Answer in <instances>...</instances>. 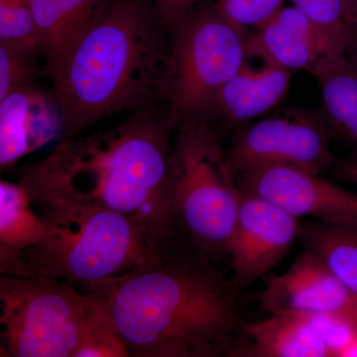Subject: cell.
<instances>
[{
  "label": "cell",
  "mask_w": 357,
  "mask_h": 357,
  "mask_svg": "<svg viewBox=\"0 0 357 357\" xmlns=\"http://www.w3.org/2000/svg\"><path fill=\"white\" fill-rule=\"evenodd\" d=\"M109 129L61 141L20 169L33 204H77L135 220L156 251L187 241L170 194L174 129L160 102L130 112Z\"/></svg>",
  "instance_id": "obj_1"
},
{
  "label": "cell",
  "mask_w": 357,
  "mask_h": 357,
  "mask_svg": "<svg viewBox=\"0 0 357 357\" xmlns=\"http://www.w3.org/2000/svg\"><path fill=\"white\" fill-rule=\"evenodd\" d=\"M285 0H215L218 10L232 24L257 29L284 6Z\"/></svg>",
  "instance_id": "obj_24"
},
{
  "label": "cell",
  "mask_w": 357,
  "mask_h": 357,
  "mask_svg": "<svg viewBox=\"0 0 357 357\" xmlns=\"http://www.w3.org/2000/svg\"><path fill=\"white\" fill-rule=\"evenodd\" d=\"M321 95V115L331 134L357 150V68L347 55L314 76Z\"/></svg>",
  "instance_id": "obj_18"
},
{
  "label": "cell",
  "mask_w": 357,
  "mask_h": 357,
  "mask_svg": "<svg viewBox=\"0 0 357 357\" xmlns=\"http://www.w3.org/2000/svg\"><path fill=\"white\" fill-rule=\"evenodd\" d=\"M258 44L284 68L312 77L347 55L349 42L314 22L295 6H283L252 33Z\"/></svg>",
  "instance_id": "obj_13"
},
{
  "label": "cell",
  "mask_w": 357,
  "mask_h": 357,
  "mask_svg": "<svg viewBox=\"0 0 357 357\" xmlns=\"http://www.w3.org/2000/svg\"><path fill=\"white\" fill-rule=\"evenodd\" d=\"M331 131L323 115L285 109L239 129L227 152L234 175L253 169L287 166L314 174L333 161Z\"/></svg>",
  "instance_id": "obj_8"
},
{
  "label": "cell",
  "mask_w": 357,
  "mask_h": 357,
  "mask_svg": "<svg viewBox=\"0 0 357 357\" xmlns=\"http://www.w3.org/2000/svg\"><path fill=\"white\" fill-rule=\"evenodd\" d=\"M169 42L153 0H105L50 73L63 114L59 142L110 115L159 102Z\"/></svg>",
  "instance_id": "obj_3"
},
{
  "label": "cell",
  "mask_w": 357,
  "mask_h": 357,
  "mask_svg": "<svg viewBox=\"0 0 357 357\" xmlns=\"http://www.w3.org/2000/svg\"><path fill=\"white\" fill-rule=\"evenodd\" d=\"M298 218L269 202L244 194L229 255L232 276L229 280L237 292L269 274L290 252L299 238Z\"/></svg>",
  "instance_id": "obj_9"
},
{
  "label": "cell",
  "mask_w": 357,
  "mask_h": 357,
  "mask_svg": "<svg viewBox=\"0 0 357 357\" xmlns=\"http://www.w3.org/2000/svg\"><path fill=\"white\" fill-rule=\"evenodd\" d=\"M323 340L331 357L342 352L357 340V319L337 312H321L306 316Z\"/></svg>",
  "instance_id": "obj_23"
},
{
  "label": "cell",
  "mask_w": 357,
  "mask_h": 357,
  "mask_svg": "<svg viewBox=\"0 0 357 357\" xmlns=\"http://www.w3.org/2000/svg\"><path fill=\"white\" fill-rule=\"evenodd\" d=\"M0 43L41 52V39L29 0H0Z\"/></svg>",
  "instance_id": "obj_21"
},
{
  "label": "cell",
  "mask_w": 357,
  "mask_h": 357,
  "mask_svg": "<svg viewBox=\"0 0 357 357\" xmlns=\"http://www.w3.org/2000/svg\"><path fill=\"white\" fill-rule=\"evenodd\" d=\"M63 132V114L55 91L36 84L15 89L0 100L1 171Z\"/></svg>",
  "instance_id": "obj_14"
},
{
  "label": "cell",
  "mask_w": 357,
  "mask_h": 357,
  "mask_svg": "<svg viewBox=\"0 0 357 357\" xmlns=\"http://www.w3.org/2000/svg\"><path fill=\"white\" fill-rule=\"evenodd\" d=\"M340 166L347 167V168L357 170V150H354V154H352L347 161L340 163Z\"/></svg>",
  "instance_id": "obj_28"
},
{
  "label": "cell",
  "mask_w": 357,
  "mask_h": 357,
  "mask_svg": "<svg viewBox=\"0 0 357 357\" xmlns=\"http://www.w3.org/2000/svg\"><path fill=\"white\" fill-rule=\"evenodd\" d=\"M44 220L20 182H0V273L6 275L18 256L41 241Z\"/></svg>",
  "instance_id": "obj_17"
},
{
  "label": "cell",
  "mask_w": 357,
  "mask_h": 357,
  "mask_svg": "<svg viewBox=\"0 0 357 357\" xmlns=\"http://www.w3.org/2000/svg\"><path fill=\"white\" fill-rule=\"evenodd\" d=\"M250 344L241 356L257 357H330L323 340L306 316L269 314L243 326Z\"/></svg>",
  "instance_id": "obj_15"
},
{
  "label": "cell",
  "mask_w": 357,
  "mask_h": 357,
  "mask_svg": "<svg viewBox=\"0 0 357 357\" xmlns=\"http://www.w3.org/2000/svg\"><path fill=\"white\" fill-rule=\"evenodd\" d=\"M244 194L269 202L293 217L321 222H357V194L340 189L319 174L287 166L253 169L237 176Z\"/></svg>",
  "instance_id": "obj_10"
},
{
  "label": "cell",
  "mask_w": 357,
  "mask_h": 357,
  "mask_svg": "<svg viewBox=\"0 0 357 357\" xmlns=\"http://www.w3.org/2000/svg\"><path fill=\"white\" fill-rule=\"evenodd\" d=\"M311 20L347 40L357 25V0H291Z\"/></svg>",
  "instance_id": "obj_22"
},
{
  "label": "cell",
  "mask_w": 357,
  "mask_h": 357,
  "mask_svg": "<svg viewBox=\"0 0 357 357\" xmlns=\"http://www.w3.org/2000/svg\"><path fill=\"white\" fill-rule=\"evenodd\" d=\"M1 356L128 357L107 312L66 281L2 275Z\"/></svg>",
  "instance_id": "obj_4"
},
{
  "label": "cell",
  "mask_w": 357,
  "mask_h": 357,
  "mask_svg": "<svg viewBox=\"0 0 357 357\" xmlns=\"http://www.w3.org/2000/svg\"><path fill=\"white\" fill-rule=\"evenodd\" d=\"M262 279L260 307L268 314L337 312L357 319V296L311 251H305L283 274Z\"/></svg>",
  "instance_id": "obj_11"
},
{
  "label": "cell",
  "mask_w": 357,
  "mask_h": 357,
  "mask_svg": "<svg viewBox=\"0 0 357 357\" xmlns=\"http://www.w3.org/2000/svg\"><path fill=\"white\" fill-rule=\"evenodd\" d=\"M340 168H342V172L344 173V177L347 178V180L357 184V170L344 166H340Z\"/></svg>",
  "instance_id": "obj_27"
},
{
  "label": "cell",
  "mask_w": 357,
  "mask_h": 357,
  "mask_svg": "<svg viewBox=\"0 0 357 357\" xmlns=\"http://www.w3.org/2000/svg\"><path fill=\"white\" fill-rule=\"evenodd\" d=\"M290 84V70L276 62L250 33L243 65L218 93L208 119L231 128L257 121L280 105Z\"/></svg>",
  "instance_id": "obj_12"
},
{
  "label": "cell",
  "mask_w": 357,
  "mask_h": 357,
  "mask_svg": "<svg viewBox=\"0 0 357 357\" xmlns=\"http://www.w3.org/2000/svg\"><path fill=\"white\" fill-rule=\"evenodd\" d=\"M41 39V52L51 70L91 22L105 0H29Z\"/></svg>",
  "instance_id": "obj_16"
},
{
  "label": "cell",
  "mask_w": 357,
  "mask_h": 357,
  "mask_svg": "<svg viewBox=\"0 0 357 357\" xmlns=\"http://www.w3.org/2000/svg\"><path fill=\"white\" fill-rule=\"evenodd\" d=\"M347 56L351 59V62L354 63L357 68V25L351 33L349 47H347Z\"/></svg>",
  "instance_id": "obj_26"
},
{
  "label": "cell",
  "mask_w": 357,
  "mask_h": 357,
  "mask_svg": "<svg viewBox=\"0 0 357 357\" xmlns=\"http://www.w3.org/2000/svg\"><path fill=\"white\" fill-rule=\"evenodd\" d=\"M299 238L357 296V222L305 225Z\"/></svg>",
  "instance_id": "obj_19"
},
{
  "label": "cell",
  "mask_w": 357,
  "mask_h": 357,
  "mask_svg": "<svg viewBox=\"0 0 357 357\" xmlns=\"http://www.w3.org/2000/svg\"><path fill=\"white\" fill-rule=\"evenodd\" d=\"M164 21L172 27L182 16L201 0H153Z\"/></svg>",
  "instance_id": "obj_25"
},
{
  "label": "cell",
  "mask_w": 357,
  "mask_h": 357,
  "mask_svg": "<svg viewBox=\"0 0 357 357\" xmlns=\"http://www.w3.org/2000/svg\"><path fill=\"white\" fill-rule=\"evenodd\" d=\"M170 194L184 236L211 258L229 255L243 192L220 134L197 117L174 130Z\"/></svg>",
  "instance_id": "obj_6"
},
{
  "label": "cell",
  "mask_w": 357,
  "mask_h": 357,
  "mask_svg": "<svg viewBox=\"0 0 357 357\" xmlns=\"http://www.w3.org/2000/svg\"><path fill=\"white\" fill-rule=\"evenodd\" d=\"M46 231L23 251L7 276L91 284L130 271L155 250L144 229L126 215L77 204H42Z\"/></svg>",
  "instance_id": "obj_5"
},
{
  "label": "cell",
  "mask_w": 357,
  "mask_h": 357,
  "mask_svg": "<svg viewBox=\"0 0 357 357\" xmlns=\"http://www.w3.org/2000/svg\"><path fill=\"white\" fill-rule=\"evenodd\" d=\"M132 357L232 356L241 293L190 241L84 289Z\"/></svg>",
  "instance_id": "obj_2"
},
{
  "label": "cell",
  "mask_w": 357,
  "mask_h": 357,
  "mask_svg": "<svg viewBox=\"0 0 357 357\" xmlns=\"http://www.w3.org/2000/svg\"><path fill=\"white\" fill-rule=\"evenodd\" d=\"M250 33L225 20L210 0H201L170 28L159 102L174 130L188 119H208L243 65Z\"/></svg>",
  "instance_id": "obj_7"
},
{
  "label": "cell",
  "mask_w": 357,
  "mask_h": 357,
  "mask_svg": "<svg viewBox=\"0 0 357 357\" xmlns=\"http://www.w3.org/2000/svg\"><path fill=\"white\" fill-rule=\"evenodd\" d=\"M39 57V51L0 43V100L15 89L35 84L45 73L49 74L40 65Z\"/></svg>",
  "instance_id": "obj_20"
},
{
  "label": "cell",
  "mask_w": 357,
  "mask_h": 357,
  "mask_svg": "<svg viewBox=\"0 0 357 357\" xmlns=\"http://www.w3.org/2000/svg\"><path fill=\"white\" fill-rule=\"evenodd\" d=\"M340 357H357V340L342 352Z\"/></svg>",
  "instance_id": "obj_29"
}]
</instances>
